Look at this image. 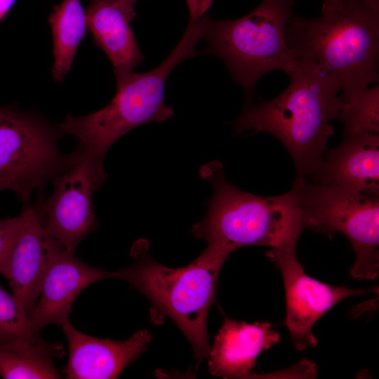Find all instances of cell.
Instances as JSON below:
<instances>
[{
    "mask_svg": "<svg viewBox=\"0 0 379 379\" xmlns=\"http://www.w3.org/2000/svg\"><path fill=\"white\" fill-rule=\"evenodd\" d=\"M20 215V224L1 274L7 279L13 295L29 317L48 267L62 245L44 232L33 207H23Z\"/></svg>",
    "mask_w": 379,
    "mask_h": 379,
    "instance_id": "8fae6325",
    "label": "cell"
},
{
    "mask_svg": "<svg viewBox=\"0 0 379 379\" xmlns=\"http://www.w3.org/2000/svg\"><path fill=\"white\" fill-rule=\"evenodd\" d=\"M69 345L64 372L69 379L117 378L137 359L151 340L146 330L135 332L124 340L100 339L81 333L69 320L61 325Z\"/></svg>",
    "mask_w": 379,
    "mask_h": 379,
    "instance_id": "7c38bea8",
    "label": "cell"
},
{
    "mask_svg": "<svg viewBox=\"0 0 379 379\" xmlns=\"http://www.w3.org/2000/svg\"><path fill=\"white\" fill-rule=\"evenodd\" d=\"M64 346L43 339L39 331L0 336V376L6 379L61 378L54 361Z\"/></svg>",
    "mask_w": 379,
    "mask_h": 379,
    "instance_id": "e0dca14e",
    "label": "cell"
},
{
    "mask_svg": "<svg viewBox=\"0 0 379 379\" xmlns=\"http://www.w3.org/2000/svg\"><path fill=\"white\" fill-rule=\"evenodd\" d=\"M190 17L180 41L157 67L144 73L114 69L117 91L103 108L82 117L67 114L58 125L62 135L76 137L80 145L103 162L111 146L124 135L144 124L163 122L174 114L164 100L167 78L173 69L197 54L203 39L209 0H187Z\"/></svg>",
    "mask_w": 379,
    "mask_h": 379,
    "instance_id": "7a4b0ae2",
    "label": "cell"
},
{
    "mask_svg": "<svg viewBox=\"0 0 379 379\" xmlns=\"http://www.w3.org/2000/svg\"><path fill=\"white\" fill-rule=\"evenodd\" d=\"M200 174L212 184L213 194L205 217L192 227L196 238L231 252L246 246L296 247L307 225L293 187L270 197L246 192L226 179L219 161L202 166Z\"/></svg>",
    "mask_w": 379,
    "mask_h": 379,
    "instance_id": "5b68a950",
    "label": "cell"
},
{
    "mask_svg": "<svg viewBox=\"0 0 379 379\" xmlns=\"http://www.w3.org/2000/svg\"><path fill=\"white\" fill-rule=\"evenodd\" d=\"M53 45L54 80L62 81L71 67L78 46L85 36L88 24L80 0H63L55 6L48 18Z\"/></svg>",
    "mask_w": 379,
    "mask_h": 379,
    "instance_id": "ac0fdd59",
    "label": "cell"
},
{
    "mask_svg": "<svg viewBox=\"0 0 379 379\" xmlns=\"http://www.w3.org/2000/svg\"><path fill=\"white\" fill-rule=\"evenodd\" d=\"M315 18L294 15L286 30L295 58L317 65L340 85L343 104L379 79V13L364 0H344Z\"/></svg>",
    "mask_w": 379,
    "mask_h": 379,
    "instance_id": "3957f363",
    "label": "cell"
},
{
    "mask_svg": "<svg viewBox=\"0 0 379 379\" xmlns=\"http://www.w3.org/2000/svg\"><path fill=\"white\" fill-rule=\"evenodd\" d=\"M147 247L145 241H138L131 252L134 263L107 272L105 279L125 280L141 292L157 311L180 328L197 359H208V313L215 298L220 271L232 252L218 245H208L191 263L171 268L149 256Z\"/></svg>",
    "mask_w": 379,
    "mask_h": 379,
    "instance_id": "277c9868",
    "label": "cell"
},
{
    "mask_svg": "<svg viewBox=\"0 0 379 379\" xmlns=\"http://www.w3.org/2000/svg\"><path fill=\"white\" fill-rule=\"evenodd\" d=\"M20 215L0 220V274L20 224Z\"/></svg>",
    "mask_w": 379,
    "mask_h": 379,
    "instance_id": "44dd1931",
    "label": "cell"
},
{
    "mask_svg": "<svg viewBox=\"0 0 379 379\" xmlns=\"http://www.w3.org/2000/svg\"><path fill=\"white\" fill-rule=\"evenodd\" d=\"M344 136L379 133V86L366 88L353 101L343 104L338 115Z\"/></svg>",
    "mask_w": 379,
    "mask_h": 379,
    "instance_id": "d6986e66",
    "label": "cell"
},
{
    "mask_svg": "<svg viewBox=\"0 0 379 379\" xmlns=\"http://www.w3.org/2000/svg\"><path fill=\"white\" fill-rule=\"evenodd\" d=\"M366 4L373 11L379 13V0H364Z\"/></svg>",
    "mask_w": 379,
    "mask_h": 379,
    "instance_id": "cb8c5ba5",
    "label": "cell"
},
{
    "mask_svg": "<svg viewBox=\"0 0 379 379\" xmlns=\"http://www.w3.org/2000/svg\"><path fill=\"white\" fill-rule=\"evenodd\" d=\"M119 5L128 16V18L133 20L135 18L136 13L134 9V5L138 0H117Z\"/></svg>",
    "mask_w": 379,
    "mask_h": 379,
    "instance_id": "7402d4cb",
    "label": "cell"
},
{
    "mask_svg": "<svg viewBox=\"0 0 379 379\" xmlns=\"http://www.w3.org/2000/svg\"><path fill=\"white\" fill-rule=\"evenodd\" d=\"M88 27L96 46L107 55L114 69L133 70L144 59L132 21L117 0H92L86 11Z\"/></svg>",
    "mask_w": 379,
    "mask_h": 379,
    "instance_id": "2e32d148",
    "label": "cell"
},
{
    "mask_svg": "<svg viewBox=\"0 0 379 379\" xmlns=\"http://www.w3.org/2000/svg\"><path fill=\"white\" fill-rule=\"evenodd\" d=\"M279 340V334L268 322L248 324L226 318L210 349L209 371L223 378H252L260 353Z\"/></svg>",
    "mask_w": 379,
    "mask_h": 379,
    "instance_id": "9a60e30c",
    "label": "cell"
},
{
    "mask_svg": "<svg viewBox=\"0 0 379 379\" xmlns=\"http://www.w3.org/2000/svg\"><path fill=\"white\" fill-rule=\"evenodd\" d=\"M266 255L281 271L286 293L285 324L299 351L316 345L312 328L331 307L349 297L372 291L330 286L310 277L298 260L295 246L271 248Z\"/></svg>",
    "mask_w": 379,
    "mask_h": 379,
    "instance_id": "30bf717a",
    "label": "cell"
},
{
    "mask_svg": "<svg viewBox=\"0 0 379 379\" xmlns=\"http://www.w3.org/2000/svg\"><path fill=\"white\" fill-rule=\"evenodd\" d=\"M344 0H322L323 1L322 8H327L333 7L341 3Z\"/></svg>",
    "mask_w": 379,
    "mask_h": 379,
    "instance_id": "d4e9b609",
    "label": "cell"
},
{
    "mask_svg": "<svg viewBox=\"0 0 379 379\" xmlns=\"http://www.w3.org/2000/svg\"><path fill=\"white\" fill-rule=\"evenodd\" d=\"M107 272L86 265L63 246L55 253L44 277L34 308L29 317L39 331L69 320L79 294L91 284L105 279Z\"/></svg>",
    "mask_w": 379,
    "mask_h": 379,
    "instance_id": "4fadbf2b",
    "label": "cell"
},
{
    "mask_svg": "<svg viewBox=\"0 0 379 379\" xmlns=\"http://www.w3.org/2000/svg\"><path fill=\"white\" fill-rule=\"evenodd\" d=\"M297 192L307 228L350 241L356 260L353 278L375 279L379 274V198L310 178H297Z\"/></svg>",
    "mask_w": 379,
    "mask_h": 379,
    "instance_id": "52a82bcc",
    "label": "cell"
},
{
    "mask_svg": "<svg viewBox=\"0 0 379 379\" xmlns=\"http://www.w3.org/2000/svg\"><path fill=\"white\" fill-rule=\"evenodd\" d=\"M34 330L29 317L15 297L0 286V336L27 333Z\"/></svg>",
    "mask_w": 379,
    "mask_h": 379,
    "instance_id": "ffe728a7",
    "label": "cell"
},
{
    "mask_svg": "<svg viewBox=\"0 0 379 379\" xmlns=\"http://www.w3.org/2000/svg\"><path fill=\"white\" fill-rule=\"evenodd\" d=\"M293 6V0H262L241 18L215 20L208 16L206 22L204 52L223 60L232 77L244 90L245 107L250 104L261 77L273 70L288 75L295 65V55L286 40Z\"/></svg>",
    "mask_w": 379,
    "mask_h": 379,
    "instance_id": "8992f818",
    "label": "cell"
},
{
    "mask_svg": "<svg viewBox=\"0 0 379 379\" xmlns=\"http://www.w3.org/2000/svg\"><path fill=\"white\" fill-rule=\"evenodd\" d=\"M295 59L288 87L273 99L245 107L234 133L274 135L288 152L300 178L313 176L319 169L328 139L334 133L330 121L338 117L343 104L333 78L314 62Z\"/></svg>",
    "mask_w": 379,
    "mask_h": 379,
    "instance_id": "6da1fadb",
    "label": "cell"
},
{
    "mask_svg": "<svg viewBox=\"0 0 379 379\" xmlns=\"http://www.w3.org/2000/svg\"><path fill=\"white\" fill-rule=\"evenodd\" d=\"M106 179L103 163L79 145L52 179V194L33 208L44 232L72 253L97 226L93 197Z\"/></svg>",
    "mask_w": 379,
    "mask_h": 379,
    "instance_id": "9c48e42d",
    "label": "cell"
},
{
    "mask_svg": "<svg viewBox=\"0 0 379 379\" xmlns=\"http://www.w3.org/2000/svg\"><path fill=\"white\" fill-rule=\"evenodd\" d=\"M62 135L41 118L13 107L0 106V192L16 193L24 207L50 179L67 167L74 152L63 154L58 147Z\"/></svg>",
    "mask_w": 379,
    "mask_h": 379,
    "instance_id": "ba28073f",
    "label": "cell"
},
{
    "mask_svg": "<svg viewBox=\"0 0 379 379\" xmlns=\"http://www.w3.org/2000/svg\"><path fill=\"white\" fill-rule=\"evenodd\" d=\"M15 0H0V22L7 15Z\"/></svg>",
    "mask_w": 379,
    "mask_h": 379,
    "instance_id": "603a6c76",
    "label": "cell"
},
{
    "mask_svg": "<svg viewBox=\"0 0 379 379\" xmlns=\"http://www.w3.org/2000/svg\"><path fill=\"white\" fill-rule=\"evenodd\" d=\"M313 180L352 191L379 194V135L364 133L344 136L331 149Z\"/></svg>",
    "mask_w": 379,
    "mask_h": 379,
    "instance_id": "5bb4252c",
    "label": "cell"
}]
</instances>
